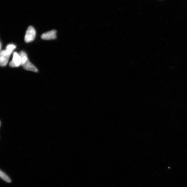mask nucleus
Here are the masks:
<instances>
[{
  "mask_svg": "<svg viewBox=\"0 0 187 187\" xmlns=\"http://www.w3.org/2000/svg\"><path fill=\"white\" fill-rule=\"evenodd\" d=\"M0 176H1V178L5 182L8 183L11 182L12 180L10 177L2 170L1 171V172H0Z\"/></svg>",
  "mask_w": 187,
  "mask_h": 187,
  "instance_id": "nucleus-6",
  "label": "nucleus"
},
{
  "mask_svg": "<svg viewBox=\"0 0 187 187\" xmlns=\"http://www.w3.org/2000/svg\"><path fill=\"white\" fill-rule=\"evenodd\" d=\"M22 66L25 70L35 72H38V69L30 62L28 59L26 61V62L23 64Z\"/></svg>",
  "mask_w": 187,
  "mask_h": 187,
  "instance_id": "nucleus-5",
  "label": "nucleus"
},
{
  "mask_svg": "<svg viewBox=\"0 0 187 187\" xmlns=\"http://www.w3.org/2000/svg\"><path fill=\"white\" fill-rule=\"evenodd\" d=\"M9 65L12 67H17L21 65V58L19 54L16 52H14L13 59Z\"/></svg>",
  "mask_w": 187,
  "mask_h": 187,
  "instance_id": "nucleus-3",
  "label": "nucleus"
},
{
  "mask_svg": "<svg viewBox=\"0 0 187 187\" xmlns=\"http://www.w3.org/2000/svg\"><path fill=\"white\" fill-rule=\"evenodd\" d=\"M19 54L21 58V66L25 63L28 58L27 57V54L25 52L21 51L19 53Z\"/></svg>",
  "mask_w": 187,
  "mask_h": 187,
  "instance_id": "nucleus-7",
  "label": "nucleus"
},
{
  "mask_svg": "<svg viewBox=\"0 0 187 187\" xmlns=\"http://www.w3.org/2000/svg\"><path fill=\"white\" fill-rule=\"evenodd\" d=\"M14 49L11 47L7 46L6 49L1 51L0 53V64L2 67H4L7 65L9 58Z\"/></svg>",
  "mask_w": 187,
  "mask_h": 187,
  "instance_id": "nucleus-1",
  "label": "nucleus"
},
{
  "mask_svg": "<svg viewBox=\"0 0 187 187\" xmlns=\"http://www.w3.org/2000/svg\"><path fill=\"white\" fill-rule=\"evenodd\" d=\"M57 31L55 30H53L50 31L45 33L42 35L41 38L44 40H51L56 39Z\"/></svg>",
  "mask_w": 187,
  "mask_h": 187,
  "instance_id": "nucleus-4",
  "label": "nucleus"
},
{
  "mask_svg": "<svg viewBox=\"0 0 187 187\" xmlns=\"http://www.w3.org/2000/svg\"><path fill=\"white\" fill-rule=\"evenodd\" d=\"M36 34L35 29L32 26H30L26 30L25 41L26 43H29L33 41L35 38Z\"/></svg>",
  "mask_w": 187,
  "mask_h": 187,
  "instance_id": "nucleus-2",
  "label": "nucleus"
}]
</instances>
